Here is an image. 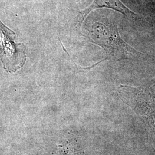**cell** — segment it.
<instances>
[{
  "label": "cell",
  "instance_id": "1",
  "mask_svg": "<svg viewBox=\"0 0 155 155\" xmlns=\"http://www.w3.org/2000/svg\"><path fill=\"white\" fill-rule=\"evenodd\" d=\"M118 94L144 122L155 150V77L139 87L120 86Z\"/></svg>",
  "mask_w": 155,
  "mask_h": 155
},
{
  "label": "cell",
  "instance_id": "2",
  "mask_svg": "<svg viewBox=\"0 0 155 155\" xmlns=\"http://www.w3.org/2000/svg\"><path fill=\"white\" fill-rule=\"evenodd\" d=\"M93 37L97 43L104 48L108 57L113 61L137 60L144 55L121 38L117 25L96 23L93 28Z\"/></svg>",
  "mask_w": 155,
  "mask_h": 155
},
{
  "label": "cell",
  "instance_id": "3",
  "mask_svg": "<svg viewBox=\"0 0 155 155\" xmlns=\"http://www.w3.org/2000/svg\"><path fill=\"white\" fill-rule=\"evenodd\" d=\"M16 33L0 20V59L6 72H15L25 64L26 47L15 42Z\"/></svg>",
  "mask_w": 155,
  "mask_h": 155
},
{
  "label": "cell",
  "instance_id": "4",
  "mask_svg": "<svg viewBox=\"0 0 155 155\" xmlns=\"http://www.w3.org/2000/svg\"><path fill=\"white\" fill-rule=\"evenodd\" d=\"M98 8H109L120 12L125 16L133 17L136 15L125 5L121 0H94L93 3L87 8L79 12L77 17L79 25H81L91 12Z\"/></svg>",
  "mask_w": 155,
  "mask_h": 155
}]
</instances>
